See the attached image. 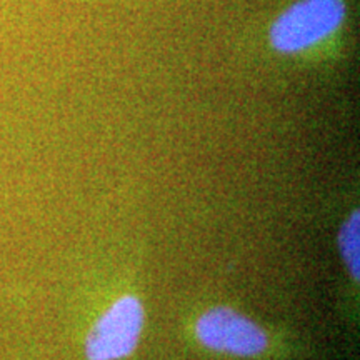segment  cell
Wrapping results in <instances>:
<instances>
[{
    "instance_id": "1",
    "label": "cell",
    "mask_w": 360,
    "mask_h": 360,
    "mask_svg": "<svg viewBox=\"0 0 360 360\" xmlns=\"http://www.w3.org/2000/svg\"><path fill=\"white\" fill-rule=\"evenodd\" d=\"M344 17V0H300L276 20L270 40L278 52L305 51L334 34Z\"/></svg>"
},
{
    "instance_id": "2",
    "label": "cell",
    "mask_w": 360,
    "mask_h": 360,
    "mask_svg": "<svg viewBox=\"0 0 360 360\" xmlns=\"http://www.w3.org/2000/svg\"><path fill=\"white\" fill-rule=\"evenodd\" d=\"M143 305L135 295H122L107 307L85 339L87 360H120L137 349L143 330Z\"/></svg>"
},
{
    "instance_id": "3",
    "label": "cell",
    "mask_w": 360,
    "mask_h": 360,
    "mask_svg": "<svg viewBox=\"0 0 360 360\" xmlns=\"http://www.w3.org/2000/svg\"><path fill=\"white\" fill-rule=\"evenodd\" d=\"M195 335L204 347L236 357H255L269 345L264 328L231 307L205 310L195 322Z\"/></svg>"
},
{
    "instance_id": "4",
    "label": "cell",
    "mask_w": 360,
    "mask_h": 360,
    "mask_svg": "<svg viewBox=\"0 0 360 360\" xmlns=\"http://www.w3.org/2000/svg\"><path fill=\"white\" fill-rule=\"evenodd\" d=\"M339 250L354 281L360 276V217L359 210L342 224L339 231Z\"/></svg>"
}]
</instances>
